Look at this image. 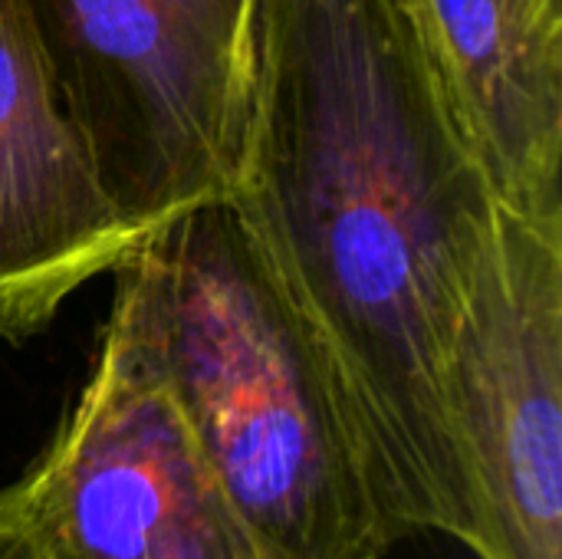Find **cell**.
<instances>
[{"label": "cell", "instance_id": "cell-4", "mask_svg": "<svg viewBox=\"0 0 562 559\" xmlns=\"http://www.w3.org/2000/svg\"><path fill=\"white\" fill-rule=\"evenodd\" d=\"M477 559H562V231L497 208L451 353Z\"/></svg>", "mask_w": 562, "mask_h": 559}, {"label": "cell", "instance_id": "cell-3", "mask_svg": "<svg viewBox=\"0 0 562 559\" xmlns=\"http://www.w3.org/2000/svg\"><path fill=\"white\" fill-rule=\"evenodd\" d=\"M99 175L145 234L234 191L260 0H23Z\"/></svg>", "mask_w": 562, "mask_h": 559}, {"label": "cell", "instance_id": "cell-5", "mask_svg": "<svg viewBox=\"0 0 562 559\" xmlns=\"http://www.w3.org/2000/svg\"><path fill=\"white\" fill-rule=\"evenodd\" d=\"M20 481L63 559H263L115 313L72 412Z\"/></svg>", "mask_w": 562, "mask_h": 559}, {"label": "cell", "instance_id": "cell-2", "mask_svg": "<svg viewBox=\"0 0 562 559\" xmlns=\"http://www.w3.org/2000/svg\"><path fill=\"white\" fill-rule=\"evenodd\" d=\"M115 277L112 313L260 557H385L392 540L342 385L234 204L151 231Z\"/></svg>", "mask_w": 562, "mask_h": 559}, {"label": "cell", "instance_id": "cell-6", "mask_svg": "<svg viewBox=\"0 0 562 559\" xmlns=\"http://www.w3.org/2000/svg\"><path fill=\"white\" fill-rule=\"evenodd\" d=\"M148 234L112 201L23 0H0V339L40 333Z\"/></svg>", "mask_w": 562, "mask_h": 559}, {"label": "cell", "instance_id": "cell-8", "mask_svg": "<svg viewBox=\"0 0 562 559\" xmlns=\"http://www.w3.org/2000/svg\"><path fill=\"white\" fill-rule=\"evenodd\" d=\"M0 559H63L23 481H13L0 491Z\"/></svg>", "mask_w": 562, "mask_h": 559}, {"label": "cell", "instance_id": "cell-1", "mask_svg": "<svg viewBox=\"0 0 562 559\" xmlns=\"http://www.w3.org/2000/svg\"><path fill=\"white\" fill-rule=\"evenodd\" d=\"M227 201L342 385L392 547L474 550L445 376L501 204L392 0H260Z\"/></svg>", "mask_w": 562, "mask_h": 559}, {"label": "cell", "instance_id": "cell-7", "mask_svg": "<svg viewBox=\"0 0 562 559\" xmlns=\"http://www.w3.org/2000/svg\"><path fill=\"white\" fill-rule=\"evenodd\" d=\"M510 214L562 231V0H392Z\"/></svg>", "mask_w": 562, "mask_h": 559}]
</instances>
